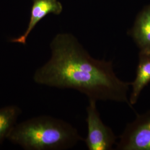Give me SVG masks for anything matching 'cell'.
Returning a JSON list of instances; mask_svg holds the SVG:
<instances>
[{
    "instance_id": "1",
    "label": "cell",
    "mask_w": 150,
    "mask_h": 150,
    "mask_svg": "<svg viewBox=\"0 0 150 150\" xmlns=\"http://www.w3.org/2000/svg\"><path fill=\"white\" fill-rule=\"evenodd\" d=\"M51 56L35 71L33 79L43 86L72 89L88 100L126 103L131 82L121 80L112 62L92 57L77 39L70 33H59L52 41Z\"/></svg>"
},
{
    "instance_id": "2",
    "label": "cell",
    "mask_w": 150,
    "mask_h": 150,
    "mask_svg": "<svg viewBox=\"0 0 150 150\" xmlns=\"http://www.w3.org/2000/svg\"><path fill=\"white\" fill-rule=\"evenodd\" d=\"M7 139L26 150H64L84 139L71 123L41 115L16 124Z\"/></svg>"
},
{
    "instance_id": "3",
    "label": "cell",
    "mask_w": 150,
    "mask_h": 150,
    "mask_svg": "<svg viewBox=\"0 0 150 150\" xmlns=\"http://www.w3.org/2000/svg\"><path fill=\"white\" fill-rule=\"evenodd\" d=\"M96 103L90 100L86 107L87 134L83 141L88 150H112L117 137L112 129L102 121Z\"/></svg>"
},
{
    "instance_id": "4",
    "label": "cell",
    "mask_w": 150,
    "mask_h": 150,
    "mask_svg": "<svg viewBox=\"0 0 150 150\" xmlns=\"http://www.w3.org/2000/svg\"><path fill=\"white\" fill-rule=\"evenodd\" d=\"M134 120L127 123L116 144L117 150H150V110L136 113Z\"/></svg>"
},
{
    "instance_id": "5",
    "label": "cell",
    "mask_w": 150,
    "mask_h": 150,
    "mask_svg": "<svg viewBox=\"0 0 150 150\" xmlns=\"http://www.w3.org/2000/svg\"><path fill=\"white\" fill-rule=\"evenodd\" d=\"M31 16L27 29L23 35L12 39V42L25 45L27 38L38 23L50 13L59 15L62 11V4L57 0H32Z\"/></svg>"
},
{
    "instance_id": "6",
    "label": "cell",
    "mask_w": 150,
    "mask_h": 150,
    "mask_svg": "<svg viewBox=\"0 0 150 150\" xmlns=\"http://www.w3.org/2000/svg\"><path fill=\"white\" fill-rule=\"evenodd\" d=\"M150 83V50L139 51L136 77L131 85L132 91L129 97L131 108L134 110L133 106L138 101L142 91Z\"/></svg>"
},
{
    "instance_id": "7",
    "label": "cell",
    "mask_w": 150,
    "mask_h": 150,
    "mask_svg": "<svg viewBox=\"0 0 150 150\" xmlns=\"http://www.w3.org/2000/svg\"><path fill=\"white\" fill-rule=\"evenodd\" d=\"M140 51L150 50V5L137 15L133 27L128 32Z\"/></svg>"
},
{
    "instance_id": "8",
    "label": "cell",
    "mask_w": 150,
    "mask_h": 150,
    "mask_svg": "<svg viewBox=\"0 0 150 150\" xmlns=\"http://www.w3.org/2000/svg\"><path fill=\"white\" fill-rule=\"evenodd\" d=\"M21 113V109L16 105L0 108V144L7 139Z\"/></svg>"
}]
</instances>
